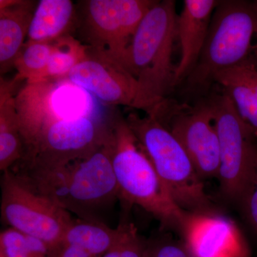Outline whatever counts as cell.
Wrapping results in <instances>:
<instances>
[{
	"label": "cell",
	"instance_id": "cell-1",
	"mask_svg": "<svg viewBox=\"0 0 257 257\" xmlns=\"http://www.w3.org/2000/svg\"><path fill=\"white\" fill-rule=\"evenodd\" d=\"M177 17L173 0L156 1L139 25L126 57L125 68L140 87V108L151 114L175 84L172 61Z\"/></svg>",
	"mask_w": 257,
	"mask_h": 257
},
{
	"label": "cell",
	"instance_id": "cell-2",
	"mask_svg": "<svg viewBox=\"0 0 257 257\" xmlns=\"http://www.w3.org/2000/svg\"><path fill=\"white\" fill-rule=\"evenodd\" d=\"M109 140L110 135L104 145L89 156L57 170L17 173L80 219H97L96 211L119 198Z\"/></svg>",
	"mask_w": 257,
	"mask_h": 257
},
{
	"label": "cell",
	"instance_id": "cell-3",
	"mask_svg": "<svg viewBox=\"0 0 257 257\" xmlns=\"http://www.w3.org/2000/svg\"><path fill=\"white\" fill-rule=\"evenodd\" d=\"M109 142L119 198L150 213L162 229H179L186 211L171 197L126 120L113 123Z\"/></svg>",
	"mask_w": 257,
	"mask_h": 257
},
{
	"label": "cell",
	"instance_id": "cell-4",
	"mask_svg": "<svg viewBox=\"0 0 257 257\" xmlns=\"http://www.w3.org/2000/svg\"><path fill=\"white\" fill-rule=\"evenodd\" d=\"M125 120L176 204L189 212L214 210L203 179L170 130L150 114L132 112Z\"/></svg>",
	"mask_w": 257,
	"mask_h": 257
},
{
	"label": "cell",
	"instance_id": "cell-5",
	"mask_svg": "<svg viewBox=\"0 0 257 257\" xmlns=\"http://www.w3.org/2000/svg\"><path fill=\"white\" fill-rule=\"evenodd\" d=\"M257 60V11L253 3L219 1L197 65L187 78L191 87L209 86L214 76L244 61Z\"/></svg>",
	"mask_w": 257,
	"mask_h": 257
},
{
	"label": "cell",
	"instance_id": "cell-6",
	"mask_svg": "<svg viewBox=\"0 0 257 257\" xmlns=\"http://www.w3.org/2000/svg\"><path fill=\"white\" fill-rule=\"evenodd\" d=\"M1 187L3 221L12 229L45 241L51 257L58 256L64 233L73 221L69 211L11 170L3 172Z\"/></svg>",
	"mask_w": 257,
	"mask_h": 257
},
{
	"label": "cell",
	"instance_id": "cell-7",
	"mask_svg": "<svg viewBox=\"0 0 257 257\" xmlns=\"http://www.w3.org/2000/svg\"><path fill=\"white\" fill-rule=\"evenodd\" d=\"M209 101L219 139L217 179L221 192L227 200L239 204L254 170L257 138L226 93L214 96Z\"/></svg>",
	"mask_w": 257,
	"mask_h": 257
},
{
	"label": "cell",
	"instance_id": "cell-8",
	"mask_svg": "<svg viewBox=\"0 0 257 257\" xmlns=\"http://www.w3.org/2000/svg\"><path fill=\"white\" fill-rule=\"evenodd\" d=\"M150 115L178 140L201 179L217 178L220 149L210 101L189 107L171 105L165 100Z\"/></svg>",
	"mask_w": 257,
	"mask_h": 257
},
{
	"label": "cell",
	"instance_id": "cell-9",
	"mask_svg": "<svg viewBox=\"0 0 257 257\" xmlns=\"http://www.w3.org/2000/svg\"><path fill=\"white\" fill-rule=\"evenodd\" d=\"M150 0H90L85 7L89 47L109 56L125 68L139 25L155 4Z\"/></svg>",
	"mask_w": 257,
	"mask_h": 257
},
{
	"label": "cell",
	"instance_id": "cell-10",
	"mask_svg": "<svg viewBox=\"0 0 257 257\" xmlns=\"http://www.w3.org/2000/svg\"><path fill=\"white\" fill-rule=\"evenodd\" d=\"M178 229L192 257H251L236 223L215 211H185Z\"/></svg>",
	"mask_w": 257,
	"mask_h": 257
},
{
	"label": "cell",
	"instance_id": "cell-11",
	"mask_svg": "<svg viewBox=\"0 0 257 257\" xmlns=\"http://www.w3.org/2000/svg\"><path fill=\"white\" fill-rule=\"evenodd\" d=\"M112 105L140 108L138 81L121 64L87 47V57L65 79Z\"/></svg>",
	"mask_w": 257,
	"mask_h": 257
},
{
	"label": "cell",
	"instance_id": "cell-12",
	"mask_svg": "<svg viewBox=\"0 0 257 257\" xmlns=\"http://www.w3.org/2000/svg\"><path fill=\"white\" fill-rule=\"evenodd\" d=\"M219 2L184 0L182 12L177 17V38L180 45L181 57L176 66V83L188 77L197 65Z\"/></svg>",
	"mask_w": 257,
	"mask_h": 257
},
{
	"label": "cell",
	"instance_id": "cell-13",
	"mask_svg": "<svg viewBox=\"0 0 257 257\" xmlns=\"http://www.w3.org/2000/svg\"><path fill=\"white\" fill-rule=\"evenodd\" d=\"M213 82L222 87L257 138L256 59H249L218 72Z\"/></svg>",
	"mask_w": 257,
	"mask_h": 257
},
{
	"label": "cell",
	"instance_id": "cell-14",
	"mask_svg": "<svg viewBox=\"0 0 257 257\" xmlns=\"http://www.w3.org/2000/svg\"><path fill=\"white\" fill-rule=\"evenodd\" d=\"M33 3L22 0L0 1V71L6 73L25 45L33 17Z\"/></svg>",
	"mask_w": 257,
	"mask_h": 257
},
{
	"label": "cell",
	"instance_id": "cell-15",
	"mask_svg": "<svg viewBox=\"0 0 257 257\" xmlns=\"http://www.w3.org/2000/svg\"><path fill=\"white\" fill-rule=\"evenodd\" d=\"M15 83L1 78L0 84V170L3 172L11 170L26 155L16 98L13 96Z\"/></svg>",
	"mask_w": 257,
	"mask_h": 257
},
{
	"label": "cell",
	"instance_id": "cell-16",
	"mask_svg": "<svg viewBox=\"0 0 257 257\" xmlns=\"http://www.w3.org/2000/svg\"><path fill=\"white\" fill-rule=\"evenodd\" d=\"M74 13L70 0H41L34 11L28 41L52 42L64 36Z\"/></svg>",
	"mask_w": 257,
	"mask_h": 257
},
{
	"label": "cell",
	"instance_id": "cell-17",
	"mask_svg": "<svg viewBox=\"0 0 257 257\" xmlns=\"http://www.w3.org/2000/svg\"><path fill=\"white\" fill-rule=\"evenodd\" d=\"M119 229H111L98 219L73 220L64 233L61 249L74 245L95 257H101L117 239Z\"/></svg>",
	"mask_w": 257,
	"mask_h": 257
},
{
	"label": "cell",
	"instance_id": "cell-18",
	"mask_svg": "<svg viewBox=\"0 0 257 257\" xmlns=\"http://www.w3.org/2000/svg\"><path fill=\"white\" fill-rule=\"evenodd\" d=\"M52 42L28 41L15 60L18 71L14 82L26 79L28 83L46 81V72L52 52Z\"/></svg>",
	"mask_w": 257,
	"mask_h": 257
},
{
	"label": "cell",
	"instance_id": "cell-19",
	"mask_svg": "<svg viewBox=\"0 0 257 257\" xmlns=\"http://www.w3.org/2000/svg\"><path fill=\"white\" fill-rule=\"evenodd\" d=\"M52 44L46 80L50 78L64 79L76 65L86 58L87 47L68 35L60 37Z\"/></svg>",
	"mask_w": 257,
	"mask_h": 257
},
{
	"label": "cell",
	"instance_id": "cell-20",
	"mask_svg": "<svg viewBox=\"0 0 257 257\" xmlns=\"http://www.w3.org/2000/svg\"><path fill=\"white\" fill-rule=\"evenodd\" d=\"M117 227V239L101 257L146 256L147 240L140 236L136 226L128 221H121Z\"/></svg>",
	"mask_w": 257,
	"mask_h": 257
},
{
	"label": "cell",
	"instance_id": "cell-21",
	"mask_svg": "<svg viewBox=\"0 0 257 257\" xmlns=\"http://www.w3.org/2000/svg\"><path fill=\"white\" fill-rule=\"evenodd\" d=\"M145 257H192L182 241L169 235L147 241Z\"/></svg>",
	"mask_w": 257,
	"mask_h": 257
},
{
	"label": "cell",
	"instance_id": "cell-22",
	"mask_svg": "<svg viewBox=\"0 0 257 257\" xmlns=\"http://www.w3.org/2000/svg\"><path fill=\"white\" fill-rule=\"evenodd\" d=\"M0 257H32L25 235L12 228L2 231Z\"/></svg>",
	"mask_w": 257,
	"mask_h": 257
},
{
	"label": "cell",
	"instance_id": "cell-23",
	"mask_svg": "<svg viewBox=\"0 0 257 257\" xmlns=\"http://www.w3.org/2000/svg\"><path fill=\"white\" fill-rule=\"evenodd\" d=\"M239 205L245 220L257 236V155L252 177Z\"/></svg>",
	"mask_w": 257,
	"mask_h": 257
},
{
	"label": "cell",
	"instance_id": "cell-24",
	"mask_svg": "<svg viewBox=\"0 0 257 257\" xmlns=\"http://www.w3.org/2000/svg\"><path fill=\"white\" fill-rule=\"evenodd\" d=\"M57 257H95L85 250L74 245L64 246Z\"/></svg>",
	"mask_w": 257,
	"mask_h": 257
},
{
	"label": "cell",
	"instance_id": "cell-25",
	"mask_svg": "<svg viewBox=\"0 0 257 257\" xmlns=\"http://www.w3.org/2000/svg\"><path fill=\"white\" fill-rule=\"evenodd\" d=\"M253 6H254L255 9L257 11V0L256 1L253 2Z\"/></svg>",
	"mask_w": 257,
	"mask_h": 257
}]
</instances>
